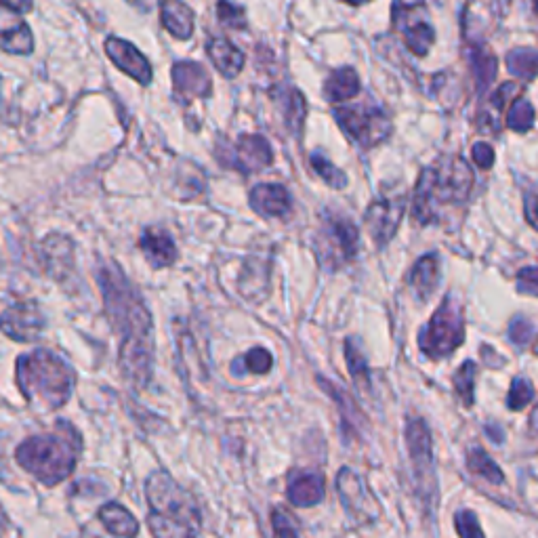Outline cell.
I'll use <instances>...</instances> for the list:
<instances>
[{
    "label": "cell",
    "mask_w": 538,
    "mask_h": 538,
    "mask_svg": "<svg viewBox=\"0 0 538 538\" xmlns=\"http://www.w3.org/2000/svg\"><path fill=\"white\" fill-rule=\"evenodd\" d=\"M99 286L106 314L120 337L118 362L135 389H146L154 372V320L146 303L114 263L99 267Z\"/></svg>",
    "instance_id": "obj_1"
},
{
    "label": "cell",
    "mask_w": 538,
    "mask_h": 538,
    "mask_svg": "<svg viewBox=\"0 0 538 538\" xmlns=\"http://www.w3.org/2000/svg\"><path fill=\"white\" fill-rule=\"evenodd\" d=\"M473 171L461 156H444L423 169L412 194V219L419 225L444 221V209H463L473 190Z\"/></svg>",
    "instance_id": "obj_2"
},
{
    "label": "cell",
    "mask_w": 538,
    "mask_h": 538,
    "mask_svg": "<svg viewBox=\"0 0 538 538\" xmlns=\"http://www.w3.org/2000/svg\"><path fill=\"white\" fill-rule=\"evenodd\" d=\"M148 526L154 538H198L202 515L194 496L167 471H154L146 482Z\"/></svg>",
    "instance_id": "obj_3"
},
{
    "label": "cell",
    "mask_w": 538,
    "mask_h": 538,
    "mask_svg": "<svg viewBox=\"0 0 538 538\" xmlns=\"http://www.w3.org/2000/svg\"><path fill=\"white\" fill-rule=\"evenodd\" d=\"M82 450V440L78 431L66 423L59 421L53 433L45 436H34L24 440L15 450V459L24 471L45 484L57 486L68 480Z\"/></svg>",
    "instance_id": "obj_4"
},
{
    "label": "cell",
    "mask_w": 538,
    "mask_h": 538,
    "mask_svg": "<svg viewBox=\"0 0 538 538\" xmlns=\"http://www.w3.org/2000/svg\"><path fill=\"white\" fill-rule=\"evenodd\" d=\"M17 385L26 400H38L45 408L64 406L74 389L72 368L49 349H34L17 358Z\"/></svg>",
    "instance_id": "obj_5"
},
{
    "label": "cell",
    "mask_w": 538,
    "mask_h": 538,
    "mask_svg": "<svg viewBox=\"0 0 538 538\" xmlns=\"http://www.w3.org/2000/svg\"><path fill=\"white\" fill-rule=\"evenodd\" d=\"M465 341V314L461 303L454 297H446L438 312L423 326L419 333L421 351L431 360L448 358Z\"/></svg>",
    "instance_id": "obj_6"
},
{
    "label": "cell",
    "mask_w": 538,
    "mask_h": 538,
    "mask_svg": "<svg viewBox=\"0 0 538 538\" xmlns=\"http://www.w3.org/2000/svg\"><path fill=\"white\" fill-rule=\"evenodd\" d=\"M360 232L345 217H328L316 236V253L324 267L339 269L358 255Z\"/></svg>",
    "instance_id": "obj_7"
},
{
    "label": "cell",
    "mask_w": 538,
    "mask_h": 538,
    "mask_svg": "<svg viewBox=\"0 0 538 538\" xmlns=\"http://www.w3.org/2000/svg\"><path fill=\"white\" fill-rule=\"evenodd\" d=\"M333 114L339 127L366 150L377 148L393 131L391 118L377 106H343Z\"/></svg>",
    "instance_id": "obj_8"
},
{
    "label": "cell",
    "mask_w": 538,
    "mask_h": 538,
    "mask_svg": "<svg viewBox=\"0 0 538 538\" xmlns=\"http://www.w3.org/2000/svg\"><path fill=\"white\" fill-rule=\"evenodd\" d=\"M393 26L406 49L419 57L427 55L436 43V30L429 22L423 0H396L393 3Z\"/></svg>",
    "instance_id": "obj_9"
},
{
    "label": "cell",
    "mask_w": 538,
    "mask_h": 538,
    "mask_svg": "<svg viewBox=\"0 0 538 538\" xmlns=\"http://www.w3.org/2000/svg\"><path fill=\"white\" fill-rule=\"evenodd\" d=\"M223 167L244 175L257 173L274 162V152L263 135H242L234 146H227L225 154L217 152Z\"/></svg>",
    "instance_id": "obj_10"
},
{
    "label": "cell",
    "mask_w": 538,
    "mask_h": 538,
    "mask_svg": "<svg viewBox=\"0 0 538 538\" xmlns=\"http://www.w3.org/2000/svg\"><path fill=\"white\" fill-rule=\"evenodd\" d=\"M404 211H406V200L402 196L379 198L368 206V211L364 215V225L372 242H375L379 248H385L393 240V236L398 234Z\"/></svg>",
    "instance_id": "obj_11"
},
{
    "label": "cell",
    "mask_w": 538,
    "mask_h": 538,
    "mask_svg": "<svg viewBox=\"0 0 538 538\" xmlns=\"http://www.w3.org/2000/svg\"><path fill=\"white\" fill-rule=\"evenodd\" d=\"M47 320L34 303H17L0 314V330L19 343H34L43 335Z\"/></svg>",
    "instance_id": "obj_12"
},
{
    "label": "cell",
    "mask_w": 538,
    "mask_h": 538,
    "mask_svg": "<svg viewBox=\"0 0 538 538\" xmlns=\"http://www.w3.org/2000/svg\"><path fill=\"white\" fill-rule=\"evenodd\" d=\"M337 492L341 496V505L349 517H354L358 522H370L377 517V505L372 501L370 492L366 490V484L362 482L360 475L343 467L337 475Z\"/></svg>",
    "instance_id": "obj_13"
},
{
    "label": "cell",
    "mask_w": 538,
    "mask_h": 538,
    "mask_svg": "<svg viewBox=\"0 0 538 538\" xmlns=\"http://www.w3.org/2000/svg\"><path fill=\"white\" fill-rule=\"evenodd\" d=\"M406 446L415 469L417 480L425 486L436 488V478H433V448H431V433L423 419H408L406 423Z\"/></svg>",
    "instance_id": "obj_14"
},
{
    "label": "cell",
    "mask_w": 538,
    "mask_h": 538,
    "mask_svg": "<svg viewBox=\"0 0 538 538\" xmlns=\"http://www.w3.org/2000/svg\"><path fill=\"white\" fill-rule=\"evenodd\" d=\"M106 53L120 72L137 80L141 87L152 85V78H154L152 64L135 45L127 43V40H122V38L112 36L106 40Z\"/></svg>",
    "instance_id": "obj_15"
},
{
    "label": "cell",
    "mask_w": 538,
    "mask_h": 538,
    "mask_svg": "<svg viewBox=\"0 0 538 538\" xmlns=\"http://www.w3.org/2000/svg\"><path fill=\"white\" fill-rule=\"evenodd\" d=\"M173 91L181 103L192 99H206L213 93L211 74L196 61H177L173 66Z\"/></svg>",
    "instance_id": "obj_16"
},
{
    "label": "cell",
    "mask_w": 538,
    "mask_h": 538,
    "mask_svg": "<svg viewBox=\"0 0 538 538\" xmlns=\"http://www.w3.org/2000/svg\"><path fill=\"white\" fill-rule=\"evenodd\" d=\"M19 15L22 13L0 7V49L11 55H30L34 51V36Z\"/></svg>",
    "instance_id": "obj_17"
},
{
    "label": "cell",
    "mask_w": 538,
    "mask_h": 538,
    "mask_svg": "<svg viewBox=\"0 0 538 538\" xmlns=\"http://www.w3.org/2000/svg\"><path fill=\"white\" fill-rule=\"evenodd\" d=\"M251 206L263 217H286L293 209V200L284 185L261 183L251 192Z\"/></svg>",
    "instance_id": "obj_18"
},
{
    "label": "cell",
    "mask_w": 538,
    "mask_h": 538,
    "mask_svg": "<svg viewBox=\"0 0 538 538\" xmlns=\"http://www.w3.org/2000/svg\"><path fill=\"white\" fill-rule=\"evenodd\" d=\"M326 482L320 473L299 471L291 475L286 486V496L295 507H314L324 501Z\"/></svg>",
    "instance_id": "obj_19"
},
{
    "label": "cell",
    "mask_w": 538,
    "mask_h": 538,
    "mask_svg": "<svg viewBox=\"0 0 538 538\" xmlns=\"http://www.w3.org/2000/svg\"><path fill=\"white\" fill-rule=\"evenodd\" d=\"M139 248L152 267H169L177 261V246L171 234L160 230V227L143 230L139 238Z\"/></svg>",
    "instance_id": "obj_20"
},
{
    "label": "cell",
    "mask_w": 538,
    "mask_h": 538,
    "mask_svg": "<svg viewBox=\"0 0 538 538\" xmlns=\"http://www.w3.org/2000/svg\"><path fill=\"white\" fill-rule=\"evenodd\" d=\"M43 248L49 272L55 280L64 282L68 276L74 274V246L70 238L53 234L45 240Z\"/></svg>",
    "instance_id": "obj_21"
},
{
    "label": "cell",
    "mask_w": 538,
    "mask_h": 538,
    "mask_svg": "<svg viewBox=\"0 0 538 538\" xmlns=\"http://www.w3.org/2000/svg\"><path fill=\"white\" fill-rule=\"evenodd\" d=\"M440 284V261L438 255H425L421 257L415 267H412L408 286L412 295H415L421 303H425Z\"/></svg>",
    "instance_id": "obj_22"
},
{
    "label": "cell",
    "mask_w": 538,
    "mask_h": 538,
    "mask_svg": "<svg viewBox=\"0 0 538 538\" xmlns=\"http://www.w3.org/2000/svg\"><path fill=\"white\" fill-rule=\"evenodd\" d=\"M206 53L225 78H236L244 68V53L225 36H213L206 45Z\"/></svg>",
    "instance_id": "obj_23"
},
{
    "label": "cell",
    "mask_w": 538,
    "mask_h": 538,
    "mask_svg": "<svg viewBox=\"0 0 538 538\" xmlns=\"http://www.w3.org/2000/svg\"><path fill=\"white\" fill-rule=\"evenodd\" d=\"M160 22L169 34L179 40H188L194 34V11L181 0H160Z\"/></svg>",
    "instance_id": "obj_24"
},
{
    "label": "cell",
    "mask_w": 538,
    "mask_h": 538,
    "mask_svg": "<svg viewBox=\"0 0 538 538\" xmlns=\"http://www.w3.org/2000/svg\"><path fill=\"white\" fill-rule=\"evenodd\" d=\"M362 85L360 76L354 68H339L335 72H330L326 85H324V95L330 103H341L358 97Z\"/></svg>",
    "instance_id": "obj_25"
},
{
    "label": "cell",
    "mask_w": 538,
    "mask_h": 538,
    "mask_svg": "<svg viewBox=\"0 0 538 538\" xmlns=\"http://www.w3.org/2000/svg\"><path fill=\"white\" fill-rule=\"evenodd\" d=\"M99 520L116 538H135L139 524L127 507L118 503H108L99 509Z\"/></svg>",
    "instance_id": "obj_26"
},
{
    "label": "cell",
    "mask_w": 538,
    "mask_h": 538,
    "mask_svg": "<svg viewBox=\"0 0 538 538\" xmlns=\"http://www.w3.org/2000/svg\"><path fill=\"white\" fill-rule=\"evenodd\" d=\"M520 91H522V87H517L515 82H505V85H501V89L496 91L492 95V99L488 101V108L482 112V116H480V127L482 129H488L492 133H499V129H501L499 118L505 112L507 103L513 101L515 95L520 93Z\"/></svg>",
    "instance_id": "obj_27"
},
{
    "label": "cell",
    "mask_w": 538,
    "mask_h": 538,
    "mask_svg": "<svg viewBox=\"0 0 538 538\" xmlns=\"http://www.w3.org/2000/svg\"><path fill=\"white\" fill-rule=\"evenodd\" d=\"M469 64H471V70L475 74V80H478V89L480 93L488 91V87L494 82L496 74H499V61H496V57L484 49V47H473L469 51Z\"/></svg>",
    "instance_id": "obj_28"
},
{
    "label": "cell",
    "mask_w": 538,
    "mask_h": 538,
    "mask_svg": "<svg viewBox=\"0 0 538 538\" xmlns=\"http://www.w3.org/2000/svg\"><path fill=\"white\" fill-rule=\"evenodd\" d=\"M267 282H269V269L267 263L261 265V261H251L246 265L242 280H240V291L244 297L259 301L267 293Z\"/></svg>",
    "instance_id": "obj_29"
},
{
    "label": "cell",
    "mask_w": 538,
    "mask_h": 538,
    "mask_svg": "<svg viewBox=\"0 0 538 538\" xmlns=\"http://www.w3.org/2000/svg\"><path fill=\"white\" fill-rule=\"evenodd\" d=\"M467 469L478 475V478L486 480L488 484H503L505 475L503 471L496 467V463L488 457V452L480 446H473L467 450Z\"/></svg>",
    "instance_id": "obj_30"
},
{
    "label": "cell",
    "mask_w": 538,
    "mask_h": 538,
    "mask_svg": "<svg viewBox=\"0 0 538 538\" xmlns=\"http://www.w3.org/2000/svg\"><path fill=\"white\" fill-rule=\"evenodd\" d=\"M274 366V358L263 347H255L248 351L246 356L236 358L232 364V375L234 377H244L251 372V375H267L269 370Z\"/></svg>",
    "instance_id": "obj_31"
},
{
    "label": "cell",
    "mask_w": 538,
    "mask_h": 538,
    "mask_svg": "<svg viewBox=\"0 0 538 538\" xmlns=\"http://www.w3.org/2000/svg\"><path fill=\"white\" fill-rule=\"evenodd\" d=\"M345 360H347V368H349V375L351 379H354V383L362 389H368L370 387V372H368V364H366V358L362 354V347L358 345V339H347L345 341Z\"/></svg>",
    "instance_id": "obj_32"
},
{
    "label": "cell",
    "mask_w": 538,
    "mask_h": 538,
    "mask_svg": "<svg viewBox=\"0 0 538 538\" xmlns=\"http://www.w3.org/2000/svg\"><path fill=\"white\" fill-rule=\"evenodd\" d=\"M507 68L511 74H515L517 78L530 80L538 74V51L532 49H515L509 51L507 57Z\"/></svg>",
    "instance_id": "obj_33"
},
{
    "label": "cell",
    "mask_w": 538,
    "mask_h": 538,
    "mask_svg": "<svg viewBox=\"0 0 538 538\" xmlns=\"http://www.w3.org/2000/svg\"><path fill=\"white\" fill-rule=\"evenodd\" d=\"M475 377H478V364L473 360H467L457 372H454V391H457L459 400L465 406L473 404V393H475Z\"/></svg>",
    "instance_id": "obj_34"
},
{
    "label": "cell",
    "mask_w": 538,
    "mask_h": 538,
    "mask_svg": "<svg viewBox=\"0 0 538 538\" xmlns=\"http://www.w3.org/2000/svg\"><path fill=\"white\" fill-rule=\"evenodd\" d=\"M284 101V120L288 124V129H291L293 133H301V127L305 122V114H307V106H305V99L303 95L297 91V89H291L286 93V97L282 99Z\"/></svg>",
    "instance_id": "obj_35"
},
{
    "label": "cell",
    "mask_w": 538,
    "mask_h": 538,
    "mask_svg": "<svg viewBox=\"0 0 538 538\" xmlns=\"http://www.w3.org/2000/svg\"><path fill=\"white\" fill-rule=\"evenodd\" d=\"M534 124V108L526 99H515L507 112V127L515 133H526Z\"/></svg>",
    "instance_id": "obj_36"
},
{
    "label": "cell",
    "mask_w": 538,
    "mask_h": 538,
    "mask_svg": "<svg viewBox=\"0 0 538 538\" xmlns=\"http://www.w3.org/2000/svg\"><path fill=\"white\" fill-rule=\"evenodd\" d=\"M312 167L314 171L330 185V188H335V190H343L345 185H347V175L337 169L333 162H330L328 158H324L320 152L312 154Z\"/></svg>",
    "instance_id": "obj_37"
},
{
    "label": "cell",
    "mask_w": 538,
    "mask_h": 538,
    "mask_svg": "<svg viewBox=\"0 0 538 538\" xmlns=\"http://www.w3.org/2000/svg\"><path fill=\"white\" fill-rule=\"evenodd\" d=\"M534 398V385L524 379V377H517L513 383H511V389H509V398H507V406L515 412L524 410Z\"/></svg>",
    "instance_id": "obj_38"
},
{
    "label": "cell",
    "mask_w": 538,
    "mask_h": 538,
    "mask_svg": "<svg viewBox=\"0 0 538 538\" xmlns=\"http://www.w3.org/2000/svg\"><path fill=\"white\" fill-rule=\"evenodd\" d=\"M217 17L219 22L232 30H244L246 28V13L242 7H236L230 0H219L217 3Z\"/></svg>",
    "instance_id": "obj_39"
},
{
    "label": "cell",
    "mask_w": 538,
    "mask_h": 538,
    "mask_svg": "<svg viewBox=\"0 0 538 538\" xmlns=\"http://www.w3.org/2000/svg\"><path fill=\"white\" fill-rule=\"evenodd\" d=\"M454 528H457L461 538H486L478 517H475V513L469 509L459 511L457 515H454Z\"/></svg>",
    "instance_id": "obj_40"
},
{
    "label": "cell",
    "mask_w": 538,
    "mask_h": 538,
    "mask_svg": "<svg viewBox=\"0 0 538 538\" xmlns=\"http://www.w3.org/2000/svg\"><path fill=\"white\" fill-rule=\"evenodd\" d=\"M272 526H274V536L276 538H299L297 524L286 509L278 507L272 513Z\"/></svg>",
    "instance_id": "obj_41"
},
{
    "label": "cell",
    "mask_w": 538,
    "mask_h": 538,
    "mask_svg": "<svg viewBox=\"0 0 538 538\" xmlns=\"http://www.w3.org/2000/svg\"><path fill=\"white\" fill-rule=\"evenodd\" d=\"M517 293L538 297V267H524L515 276Z\"/></svg>",
    "instance_id": "obj_42"
},
{
    "label": "cell",
    "mask_w": 538,
    "mask_h": 538,
    "mask_svg": "<svg viewBox=\"0 0 538 538\" xmlns=\"http://www.w3.org/2000/svg\"><path fill=\"white\" fill-rule=\"evenodd\" d=\"M532 337V322L526 320V318H515L509 326V339L515 343V345H528Z\"/></svg>",
    "instance_id": "obj_43"
},
{
    "label": "cell",
    "mask_w": 538,
    "mask_h": 538,
    "mask_svg": "<svg viewBox=\"0 0 538 538\" xmlns=\"http://www.w3.org/2000/svg\"><path fill=\"white\" fill-rule=\"evenodd\" d=\"M471 156H473V162L478 164L480 169H484V171L492 169V164H494V150L488 146V143H484V141L475 143L473 150H471Z\"/></svg>",
    "instance_id": "obj_44"
},
{
    "label": "cell",
    "mask_w": 538,
    "mask_h": 538,
    "mask_svg": "<svg viewBox=\"0 0 538 538\" xmlns=\"http://www.w3.org/2000/svg\"><path fill=\"white\" fill-rule=\"evenodd\" d=\"M524 211H526V219H528V223H530V225L534 227V230L538 232V194H536V192L526 194Z\"/></svg>",
    "instance_id": "obj_45"
},
{
    "label": "cell",
    "mask_w": 538,
    "mask_h": 538,
    "mask_svg": "<svg viewBox=\"0 0 538 538\" xmlns=\"http://www.w3.org/2000/svg\"><path fill=\"white\" fill-rule=\"evenodd\" d=\"M0 7H7L15 13H28L34 7V0H0Z\"/></svg>",
    "instance_id": "obj_46"
},
{
    "label": "cell",
    "mask_w": 538,
    "mask_h": 538,
    "mask_svg": "<svg viewBox=\"0 0 538 538\" xmlns=\"http://www.w3.org/2000/svg\"><path fill=\"white\" fill-rule=\"evenodd\" d=\"M486 433H488V438H490L494 444H503V442H505V433H503V429H501L499 425L488 423V425H486Z\"/></svg>",
    "instance_id": "obj_47"
},
{
    "label": "cell",
    "mask_w": 538,
    "mask_h": 538,
    "mask_svg": "<svg viewBox=\"0 0 538 538\" xmlns=\"http://www.w3.org/2000/svg\"><path fill=\"white\" fill-rule=\"evenodd\" d=\"M127 3L135 9H139L141 13H150L156 7L158 0H127Z\"/></svg>",
    "instance_id": "obj_48"
},
{
    "label": "cell",
    "mask_w": 538,
    "mask_h": 538,
    "mask_svg": "<svg viewBox=\"0 0 538 538\" xmlns=\"http://www.w3.org/2000/svg\"><path fill=\"white\" fill-rule=\"evenodd\" d=\"M530 431H532V436L538 440V406L532 410V415H530V423H528Z\"/></svg>",
    "instance_id": "obj_49"
},
{
    "label": "cell",
    "mask_w": 538,
    "mask_h": 538,
    "mask_svg": "<svg viewBox=\"0 0 538 538\" xmlns=\"http://www.w3.org/2000/svg\"><path fill=\"white\" fill-rule=\"evenodd\" d=\"M5 475V436L0 433V478Z\"/></svg>",
    "instance_id": "obj_50"
},
{
    "label": "cell",
    "mask_w": 538,
    "mask_h": 538,
    "mask_svg": "<svg viewBox=\"0 0 538 538\" xmlns=\"http://www.w3.org/2000/svg\"><path fill=\"white\" fill-rule=\"evenodd\" d=\"M343 3H349V5H362V3H370V0H343Z\"/></svg>",
    "instance_id": "obj_51"
},
{
    "label": "cell",
    "mask_w": 538,
    "mask_h": 538,
    "mask_svg": "<svg viewBox=\"0 0 538 538\" xmlns=\"http://www.w3.org/2000/svg\"><path fill=\"white\" fill-rule=\"evenodd\" d=\"M534 13L538 15V0H534Z\"/></svg>",
    "instance_id": "obj_52"
},
{
    "label": "cell",
    "mask_w": 538,
    "mask_h": 538,
    "mask_svg": "<svg viewBox=\"0 0 538 538\" xmlns=\"http://www.w3.org/2000/svg\"><path fill=\"white\" fill-rule=\"evenodd\" d=\"M534 354L538 356V341H536V345H534Z\"/></svg>",
    "instance_id": "obj_53"
}]
</instances>
